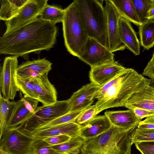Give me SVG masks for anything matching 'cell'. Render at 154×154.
<instances>
[{"instance_id":"4dcf8cb0","label":"cell","mask_w":154,"mask_h":154,"mask_svg":"<svg viewBox=\"0 0 154 154\" xmlns=\"http://www.w3.org/2000/svg\"><path fill=\"white\" fill-rule=\"evenodd\" d=\"M136 11L142 23L147 20V13L154 3V0H132Z\"/></svg>"},{"instance_id":"52a82bcc","label":"cell","mask_w":154,"mask_h":154,"mask_svg":"<svg viewBox=\"0 0 154 154\" xmlns=\"http://www.w3.org/2000/svg\"><path fill=\"white\" fill-rule=\"evenodd\" d=\"M130 130L112 125L109 129L98 136L85 140L80 149L81 153L106 154Z\"/></svg>"},{"instance_id":"ffe728a7","label":"cell","mask_w":154,"mask_h":154,"mask_svg":"<svg viewBox=\"0 0 154 154\" xmlns=\"http://www.w3.org/2000/svg\"><path fill=\"white\" fill-rule=\"evenodd\" d=\"M112 126L105 115L96 116L89 123L82 126L79 136L85 140L91 139L104 133Z\"/></svg>"},{"instance_id":"d590c367","label":"cell","mask_w":154,"mask_h":154,"mask_svg":"<svg viewBox=\"0 0 154 154\" xmlns=\"http://www.w3.org/2000/svg\"><path fill=\"white\" fill-rule=\"evenodd\" d=\"M71 137L64 135H58L50 137L43 139L50 146L59 145L69 140Z\"/></svg>"},{"instance_id":"f546056e","label":"cell","mask_w":154,"mask_h":154,"mask_svg":"<svg viewBox=\"0 0 154 154\" xmlns=\"http://www.w3.org/2000/svg\"><path fill=\"white\" fill-rule=\"evenodd\" d=\"M16 82L19 91L24 95V97L38 101L35 88L30 79L20 77L17 74Z\"/></svg>"},{"instance_id":"7402d4cb","label":"cell","mask_w":154,"mask_h":154,"mask_svg":"<svg viewBox=\"0 0 154 154\" xmlns=\"http://www.w3.org/2000/svg\"><path fill=\"white\" fill-rule=\"evenodd\" d=\"M28 0H0V19L5 21L14 17Z\"/></svg>"},{"instance_id":"603a6c76","label":"cell","mask_w":154,"mask_h":154,"mask_svg":"<svg viewBox=\"0 0 154 154\" xmlns=\"http://www.w3.org/2000/svg\"><path fill=\"white\" fill-rule=\"evenodd\" d=\"M138 27L140 45L148 50L154 46V19L147 20Z\"/></svg>"},{"instance_id":"2e32d148","label":"cell","mask_w":154,"mask_h":154,"mask_svg":"<svg viewBox=\"0 0 154 154\" xmlns=\"http://www.w3.org/2000/svg\"><path fill=\"white\" fill-rule=\"evenodd\" d=\"M52 63L45 58L27 61L18 65L17 74L20 77L30 79L46 73L52 68Z\"/></svg>"},{"instance_id":"4fadbf2b","label":"cell","mask_w":154,"mask_h":154,"mask_svg":"<svg viewBox=\"0 0 154 154\" xmlns=\"http://www.w3.org/2000/svg\"><path fill=\"white\" fill-rule=\"evenodd\" d=\"M126 68L115 60L91 68L89 73L91 82L101 86L107 83Z\"/></svg>"},{"instance_id":"1f68e13d","label":"cell","mask_w":154,"mask_h":154,"mask_svg":"<svg viewBox=\"0 0 154 154\" xmlns=\"http://www.w3.org/2000/svg\"><path fill=\"white\" fill-rule=\"evenodd\" d=\"M146 141H154V129H144L137 128L132 134V144Z\"/></svg>"},{"instance_id":"4316f807","label":"cell","mask_w":154,"mask_h":154,"mask_svg":"<svg viewBox=\"0 0 154 154\" xmlns=\"http://www.w3.org/2000/svg\"><path fill=\"white\" fill-rule=\"evenodd\" d=\"M65 14V9L56 5L48 4L39 14V17L42 20L49 21L55 24L62 22Z\"/></svg>"},{"instance_id":"74e56055","label":"cell","mask_w":154,"mask_h":154,"mask_svg":"<svg viewBox=\"0 0 154 154\" xmlns=\"http://www.w3.org/2000/svg\"><path fill=\"white\" fill-rule=\"evenodd\" d=\"M142 75L147 76L151 80H154V54L143 70Z\"/></svg>"},{"instance_id":"7c38bea8","label":"cell","mask_w":154,"mask_h":154,"mask_svg":"<svg viewBox=\"0 0 154 154\" xmlns=\"http://www.w3.org/2000/svg\"><path fill=\"white\" fill-rule=\"evenodd\" d=\"M82 126L75 122H71L42 129L20 131L34 139H43L61 135H66L72 138L79 136Z\"/></svg>"},{"instance_id":"8992f818","label":"cell","mask_w":154,"mask_h":154,"mask_svg":"<svg viewBox=\"0 0 154 154\" xmlns=\"http://www.w3.org/2000/svg\"><path fill=\"white\" fill-rule=\"evenodd\" d=\"M34 140L17 127L8 129L0 136V150L8 154H35Z\"/></svg>"},{"instance_id":"ac0fdd59","label":"cell","mask_w":154,"mask_h":154,"mask_svg":"<svg viewBox=\"0 0 154 154\" xmlns=\"http://www.w3.org/2000/svg\"><path fill=\"white\" fill-rule=\"evenodd\" d=\"M124 107L128 109L140 108L154 112V87L149 85L135 93Z\"/></svg>"},{"instance_id":"60d3db41","label":"cell","mask_w":154,"mask_h":154,"mask_svg":"<svg viewBox=\"0 0 154 154\" xmlns=\"http://www.w3.org/2000/svg\"><path fill=\"white\" fill-rule=\"evenodd\" d=\"M146 19L147 20L154 19V3L148 11Z\"/></svg>"},{"instance_id":"277c9868","label":"cell","mask_w":154,"mask_h":154,"mask_svg":"<svg viewBox=\"0 0 154 154\" xmlns=\"http://www.w3.org/2000/svg\"><path fill=\"white\" fill-rule=\"evenodd\" d=\"M78 2L88 37L108 48L107 17L102 3L97 0H78Z\"/></svg>"},{"instance_id":"6da1fadb","label":"cell","mask_w":154,"mask_h":154,"mask_svg":"<svg viewBox=\"0 0 154 154\" xmlns=\"http://www.w3.org/2000/svg\"><path fill=\"white\" fill-rule=\"evenodd\" d=\"M57 31L55 25L37 17L5 32L0 38V54L19 57L49 50L56 43Z\"/></svg>"},{"instance_id":"5b68a950","label":"cell","mask_w":154,"mask_h":154,"mask_svg":"<svg viewBox=\"0 0 154 154\" xmlns=\"http://www.w3.org/2000/svg\"><path fill=\"white\" fill-rule=\"evenodd\" d=\"M70 111L69 98L65 100H57L51 105L38 107L34 114L18 128L20 130H33Z\"/></svg>"},{"instance_id":"ab89813d","label":"cell","mask_w":154,"mask_h":154,"mask_svg":"<svg viewBox=\"0 0 154 154\" xmlns=\"http://www.w3.org/2000/svg\"><path fill=\"white\" fill-rule=\"evenodd\" d=\"M137 128L140 129H154V115L146 118L144 120L140 121Z\"/></svg>"},{"instance_id":"cb8c5ba5","label":"cell","mask_w":154,"mask_h":154,"mask_svg":"<svg viewBox=\"0 0 154 154\" xmlns=\"http://www.w3.org/2000/svg\"><path fill=\"white\" fill-rule=\"evenodd\" d=\"M33 114L26 108L20 99L17 101L8 124L7 129L17 128Z\"/></svg>"},{"instance_id":"d6986e66","label":"cell","mask_w":154,"mask_h":154,"mask_svg":"<svg viewBox=\"0 0 154 154\" xmlns=\"http://www.w3.org/2000/svg\"><path fill=\"white\" fill-rule=\"evenodd\" d=\"M119 32L121 41L135 55L140 53V46L136 33L131 23L120 17L119 22Z\"/></svg>"},{"instance_id":"484cf974","label":"cell","mask_w":154,"mask_h":154,"mask_svg":"<svg viewBox=\"0 0 154 154\" xmlns=\"http://www.w3.org/2000/svg\"><path fill=\"white\" fill-rule=\"evenodd\" d=\"M85 140L80 136L72 137L69 140L59 145L51 146L60 153L63 154H77L80 151Z\"/></svg>"},{"instance_id":"83f0119b","label":"cell","mask_w":154,"mask_h":154,"mask_svg":"<svg viewBox=\"0 0 154 154\" xmlns=\"http://www.w3.org/2000/svg\"><path fill=\"white\" fill-rule=\"evenodd\" d=\"M136 129L128 131L106 154H131V136Z\"/></svg>"},{"instance_id":"3957f363","label":"cell","mask_w":154,"mask_h":154,"mask_svg":"<svg viewBox=\"0 0 154 154\" xmlns=\"http://www.w3.org/2000/svg\"><path fill=\"white\" fill-rule=\"evenodd\" d=\"M65 9L62 23L65 46L70 54L79 58L89 37L81 17L78 0Z\"/></svg>"},{"instance_id":"836d02e7","label":"cell","mask_w":154,"mask_h":154,"mask_svg":"<svg viewBox=\"0 0 154 154\" xmlns=\"http://www.w3.org/2000/svg\"><path fill=\"white\" fill-rule=\"evenodd\" d=\"M33 147L35 154H63L54 149L42 139H34Z\"/></svg>"},{"instance_id":"ba28073f","label":"cell","mask_w":154,"mask_h":154,"mask_svg":"<svg viewBox=\"0 0 154 154\" xmlns=\"http://www.w3.org/2000/svg\"><path fill=\"white\" fill-rule=\"evenodd\" d=\"M18 57L14 56L6 57L1 68L0 93L9 100H13L19 91L16 82Z\"/></svg>"},{"instance_id":"f1b7e54d","label":"cell","mask_w":154,"mask_h":154,"mask_svg":"<svg viewBox=\"0 0 154 154\" xmlns=\"http://www.w3.org/2000/svg\"><path fill=\"white\" fill-rule=\"evenodd\" d=\"M84 110L70 111L55 119L43 124L34 129L27 131L42 129L68 123L75 122L78 117Z\"/></svg>"},{"instance_id":"9c48e42d","label":"cell","mask_w":154,"mask_h":154,"mask_svg":"<svg viewBox=\"0 0 154 154\" xmlns=\"http://www.w3.org/2000/svg\"><path fill=\"white\" fill-rule=\"evenodd\" d=\"M114 54L95 39L88 37L79 58L91 68L114 61Z\"/></svg>"},{"instance_id":"5bb4252c","label":"cell","mask_w":154,"mask_h":154,"mask_svg":"<svg viewBox=\"0 0 154 154\" xmlns=\"http://www.w3.org/2000/svg\"><path fill=\"white\" fill-rule=\"evenodd\" d=\"M48 75L46 73L30 79L37 94L38 101L44 106L53 104L57 100L56 89L50 82Z\"/></svg>"},{"instance_id":"8d00e7d4","label":"cell","mask_w":154,"mask_h":154,"mask_svg":"<svg viewBox=\"0 0 154 154\" xmlns=\"http://www.w3.org/2000/svg\"><path fill=\"white\" fill-rule=\"evenodd\" d=\"M20 100L23 102L26 108L31 113L34 114L39 102L38 100L23 97L20 91Z\"/></svg>"},{"instance_id":"d6a6232c","label":"cell","mask_w":154,"mask_h":154,"mask_svg":"<svg viewBox=\"0 0 154 154\" xmlns=\"http://www.w3.org/2000/svg\"><path fill=\"white\" fill-rule=\"evenodd\" d=\"M98 113V110L95 104L91 105L83 111L78 117L75 122L84 126L92 120Z\"/></svg>"},{"instance_id":"b9f144b4","label":"cell","mask_w":154,"mask_h":154,"mask_svg":"<svg viewBox=\"0 0 154 154\" xmlns=\"http://www.w3.org/2000/svg\"><path fill=\"white\" fill-rule=\"evenodd\" d=\"M149 85L154 87V80L150 79V83Z\"/></svg>"},{"instance_id":"7a4b0ae2","label":"cell","mask_w":154,"mask_h":154,"mask_svg":"<svg viewBox=\"0 0 154 154\" xmlns=\"http://www.w3.org/2000/svg\"><path fill=\"white\" fill-rule=\"evenodd\" d=\"M150 79L132 68H126L111 81L100 86L94 99L99 113L108 108L124 107L131 97L145 86Z\"/></svg>"},{"instance_id":"7bdbcfd3","label":"cell","mask_w":154,"mask_h":154,"mask_svg":"<svg viewBox=\"0 0 154 154\" xmlns=\"http://www.w3.org/2000/svg\"><path fill=\"white\" fill-rule=\"evenodd\" d=\"M0 154H8L6 152H5L3 151L0 150Z\"/></svg>"},{"instance_id":"e575fe53","label":"cell","mask_w":154,"mask_h":154,"mask_svg":"<svg viewBox=\"0 0 154 154\" xmlns=\"http://www.w3.org/2000/svg\"><path fill=\"white\" fill-rule=\"evenodd\" d=\"M134 144L142 154H154V141L142 142Z\"/></svg>"},{"instance_id":"ee69618b","label":"cell","mask_w":154,"mask_h":154,"mask_svg":"<svg viewBox=\"0 0 154 154\" xmlns=\"http://www.w3.org/2000/svg\"><path fill=\"white\" fill-rule=\"evenodd\" d=\"M153 54H154V53H153Z\"/></svg>"},{"instance_id":"d4e9b609","label":"cell","mask_w":154,"mask_h":154,"mask_svg":"<svg viewBox=\"0 0 154 154\" xmlns=\"http://www.w3.org/2000/svg\"><path fill=\"white\" fill-rule=\"evenodd\" d=\"M16 103V101L5 99L0 93V136L7 129Z\"/></svg>"},{"instance_id":"8fae6325","label":"cell","mask_w":154,"mask_h":154,"mask_svg":"<svg viewBox=\"0 0 154 154\" xmlns=\"http://www.w3.org/2000/svg\"><path fill=\"white\" fill-rule=\"evenodd\" d=\"M104 8L107 19L108 47L112 52L123 51L126 48L120 39L119 22L121 16L109 0H105Z\"/></svg>"},{"instance_id":"44dd1931","label":"cell","mask_w":154,"mask_h":154,"mask_svg":"<svg viewBox=\"0 0 154 154\" xmlns=\"http://www.w3.org/2000/svg\"><path fill=\"white\" fill-rule=\"evenodd\" d=\"M120 16L139 26L141 22L132 0H109Z\"/></svg>"},{"instance_id":"9a60e30c","label":"cell","mask_w":154,"mask_h":154,"mask_svg":"<svg viewBox=\"0 0 154 154\" xmlns=\"http://www.w3.org/2000/svg\"><path fill=\"white\" fill-rule=\"evenodd\" d=\"M100 87V86L91 82L74 92L69 98L71 111L84 110L91 105L95 95Z\"/></svg>"},{"instance_id":"30bf717a","label":"cell","mask_w":154,"mask_h":154,"mask_svg":"<svg viewBox=\"0 0 154 154\" xmlns=\"http://www.w3.org/2000/svg\"><path fill=\"white\" fill-rule=\"evenodd\" d=\"M48 1L47 0H28L17 15L5 21L6 26L5 32L16 29L37 18Z\"/></svg>"},{"instance_id":"f35d334b","label":"cell","mask_w":154,"mask_h":154,"mask_svg":"<svg viewBox=\"0 0 154 154\" xmlns=\"http://www.w3.org/2000/svg\"><path fill=\"white\" fill-rule=\"evenodd\" d=\"M129 109L131 110L138 118L141 119L154 115V112L140 108H133Z\"/></svg>"},{"instance_id":"e0dca14e","label":"cell","mask_w":154,"mask_h":154,"mask_svg":"<svg viewBox=\"0 0 154 154\" xmlns=\"http://www.w3.org/2000/svg\"><path fill=\"white\" fill-rule=\"evenodd\" d=\"M105 115L112 125L126 130L136 128L141 119L130 109L127 110L107 111Z\"/></svg>"}]
</instances>
